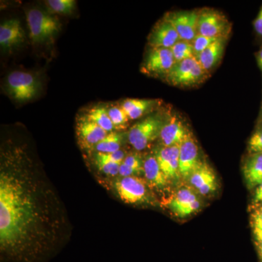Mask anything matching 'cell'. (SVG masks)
<instances>
[{"label": "cell", "mask_w": 262, "mask_h": 262, "mask_svg": "<svg viewBox=\"0 0 262 262\" xmlns=\"http://www.w3.org/2000/svg\"><path fill=\"white\" fill-rule=\"evenodd\" d=\"M227 38H220L212 43L209 47L202 52L196 59L207 73H209L216 67L225 51V39Z\"/></svg>", "instance_id": "cell-18"}, {"label": "cell", "mask_w": 262, "mask_h": 262, "mask_svg": "<svg viewBox=\"0 0 262 262\" xmlns=\"http://www.w3.org/2000/svg\"><path fill=\"white\" fill-rule=\"evenodd\" d=\"M84 117L97 124L98 126L102 127L106 132H113L115 129L108 116L107 108L103 106H96L91 108L87 113L84 114Z\"/></svg>", "instance_id": "cell-22"}, {"label": "cell", "mask_w": 262, "mask_h": 262, "mask_svg": "<svg viewBox=\"0 0 262 262\" xmlns=\"http://www.w3.org/2000/svg\"><path fill=\"white\" fill-rule=\"evenodd\" d=\"M72 226L61 198L26 144L0 151L1 262H48L67 244Z\"/></svg>", "instance_id": "cell-1"}, {"label": "cell", "mask_w": 262, "mask_h": 262, "mask_svg": "<svg viewBox=\"0 0 262 262\" xmlns=\"http://www.w3.org/2000/svg\"><path fill=\"white\" fill-rule=\"evenodd\" d=\"M170 50L173 53L176 63L194 57L192 43L186 41H179Z\"/></svg>", "instance_id": "cell-25"}, {"label": "cell", "mask_w": 262, "mask_h": 262, "mask_svg": "<svg viewBox=\"0 0 262 262\" xmlns=\"http://www.w3.org/2000/svg\"><path fill=\"white\" fill-rule=\"evenodd\" d=\"M251 225L257 241L262 239V206L258 207L251 214Z\"/></svg>", "instance_id": "cell-28"}, {"label": "cell", "mask_w": 262, "mask_h": 262, "mask_svg": "<svg viewBox=\"0 0 262 262\" xmlns=\"http://www.w3.org/2000/svg\"><path fill=\"white\" fill-rule=\"evenodd\" d=\"M257 60L258 65H259L260 68H261L262 70V49L261 50V51L258 52Z\"/></svg>", "instance_id": "cell-36"}, {"label": "cell", "mask_w": 262, "mask_h": 262, "mask_svg": "<svg viewBox=\"0 0 262 262\" xmlns=\"http://www.w3.org/2000/svg\"><path fill=\"white\" fill-rule=\"evenodd\" d=\"M107 110L108 116L115 127L124 126L128 122V117L121 106H113Z\"/></svg>", "instance_id": "cell-26"}, {"label": "cell", "mask_w": 262, "mask_h": 262, "mask_svg": "<svg viewBox=\"0 0 262 262\" xmlns=\"http://www.w3.org/2000/svg\"><path fill=\"white\" fill-rule=\"evenodd\" d=\"M258 248H259L260 255H261V257L262 259V239L261 241H258Z\"/></svg>", "instance_id": "cell-37"}, {"label": "cell", "mask_w": 262, "mask_h": 262, "mask_svg": "<svg viewBox=\"0 0 262 262\" xmlns=\"http://www.w3.org/2000/svg\"><path fill=\"white\" fill-rule=\"evenodd\" d=\"M148 40L150 48L170 49L181 39L173 25L165 18L155 26Z\"/></svg>", "instance_id": "cell-15"}, {"label": "cell", "mask_w": 262, "mask_h": 262, "mask_svg": "<svg viewBox=\"0 0 262 262\" xmlns=\"http://www.w3.org/2000/svg\"><path fill=\"white\" fill-rule=\"evenodd\" d=\"M244 175L251 189L262 184V152L255 153L248 158L244 165Z\"/></svg>", "instance_id": "cell-20"}, {"label": "cell", "mask_w": 262, "mask_h": 262, "mask_svg": "<svg viewBox=\"0 0 262 262\" xmlns=\"http://www.w3.org/2000/svg\"><path fill=\"white\" fill-rule=\"evenodd\" d=\"M122 163L144 173V160H141L137 154L126 155Z\"/></svg>", "instance_id": "cell-32"}, {"label": "cell", "mask_w": 262, "mask_h": 262, "mask_svg": "<svg viewBox=\"0 0 262 262\" xmlns=\"http://www.w3.org/2000/svg\"><path fill=\"white\" fill-rule=\"evenodd\" d=\"M25 32L18 19H10L0 26V46L10 50L24 42Z\"/></svg>", "instance_id": "cell-16"}, {"label": "cell", "mask_w": 262, "mask_h": 262, "mask_svg": "<svg viewBox=\"0 0 262 262\" xmlns=\"http://www.w3.org/2000/svg\"><path fill=\"white\" fill-rule=\"evenodd\" d=\"M165 206L175 216L184 219L201 210V201L190 187L179 188L165 201Z\"/></svg>", "instance_id": "cell-6"}, {"label": "cell", "mask_w": 262, "mask_h": 262, "mask_svg": "<svg viewBox=\"0 0 262 262\" xmlns=\"http://www.w3.org/2000/svg\"><path fill=\"white\" fill-rule=\"evenodd\" d=\"M36 76L29 72L14 71L7 77L5 89L10 97L19 102L30 101L37 96L39 91Z\"/></svg>", "instance_id": "cell-5"}, {"label": "cell", "mask_w": 262, "mask_h": 262, "mask_svg": "<svg viewBox=\"0 0 262 262\" xmlns=\"http://www.w3.org/2000/svg\"><path fill=\"white\" fill-rule=\"evenodd\" d=\"M262 202V184L256 188L254 195V203H258Z\"/></svg>", "instance_id": "cell-35"}, {"label": "cell", "mask_w": 262, "mask_h": 262, "mask_svg": "<svg viewBox=\"0 0 262 262\" xmlns=\"http://www.w3.org/2000/svg\"><path fill=\"white\" fill-rule=\"evenodd\" d=\"M165 121L160 115H151L137 122L127 133L129 144L136 150L143 151L160 137Z\"/></svg>", "instance_id": "cell-2"}, {"label": "cell", "mask_w": 262, "mask_h": 262, "mask_svg": "<svg viewBox=\"0 0 262 262\" xmlns=\"http://www.w3.org/2000/svg\"><path fill=\"white\" fill-rule=\"evenodd\" d=\"M154 155L169 182L178 183L182 179L179 171V146H161Z\"/></svg>", "instance_id": "cell-13"}, {"label": "cell", "mask_w": 262, "mask_h": 262, "mask_svg": "<svg viewBox=\"0 0 262 262\" xmlns=\"http://www.w3.org/2000/svg\"><path fill=\"white\" fill-rule=\"evenodd\" d=\"M144 175L150 185L157 189H165L170 184L155 155H149L144 159Z\"/></svg>", "instance_id": "cell-19"}, {"label": "cell", "mask_w": 262, "mask_h": 262, "mask_svg": "<svg viewBox=\"0 0 262 262\" xmlns=\"http://www.w3.org/2000/svg\"><path fill=\"white\" fill-rule=\"evenodd\" d=\"M187 182L198 194L208 196L213 194L218 188L216 176L211 167L206 162H202L189 176Z\"/></svg>", "instance_id": "cell-11"}, {"label": "cell", "mask_w": 262, "mask_h": 262, "mask_svg": "<svg viewBox=\"0 0 262 262\" xmlns=\"http://www.w3.org/2000/svg\"><path fill=\"white\" fill-rule=\"evenodd\" d=\"M117 195L127 204L149 203V194L146 183L137 177H124L115 182Z\"/></svg>", "instance_id": "cell-8"}, {"label": "cell", "mask_w": 262, "mask_h": 262, "mask_svg": "<svg viewBox=\"0 0 262 262\" xmlns=\"http://www.w3.org/2000/svg\"><path fill=\"white\" fill-rule=\"evenodd\" d=\"M231 24L225 15L217 10L206 9L199 12L198 34L206 37L227 38L231 32Z\"/></svg>", "instance_id": "cell-7"}, {"label": "cell", "mask_w": 262, "mask_h": 262, "mask_svg": "<svg viewBox=\"0 0 262 262\" xmlns=\"http://www.w3.org/2000/svg\"><path fill=\"white\" fill-rule=\"evenodd\" d=\"M122 136L116 132L108 133L107 136L95 146L96 153H112L121 148Z\"/></svg>", "instance_id": "cell-23"}, {"label": "cell", "mask_w": 262, "mask_h": 262, "mask_svg": "<svg viewBox=\"0 0 262 262\" xmlns=\"http://www.w3.org/2000/svg\"><path fill=\"white\" fill-rule=\"evenodd\" d=\"M189 134L190 133L182 122L173 117L165 122L160 132L159 139L161 146L170 147L180 145Z\"/></svg>", "instance_id": "cell-17"}, {"label": "cell", "mask_w": 262, "mask_h": 262, "mask_svg": "<svg viewBox=\"0 0 262 262\" xmlns=\"http://www.w3.org/2000/svg\"><path fill=\"white\" fill-rule=\"evenodd\" d=\"M125 157H126L125 153L120 149L112 153H96L95 159L110 162V163L121 164Z\"/></svg>", "instance_id": "cell-29"}, {"label": "cell", "mask_w": 262, "mask_h": 262, "mask_svg": "<svg viewBox=\"0 0 262 262\" xmlns=\"http://www.w3.org/2000/svg\"><path fill=\"white\" fill-rule=\"evenodd\" d=\"M253 26H254L255 30L257 32V34H259L260 36H262V7L261 9H260L257 17L255 19Z\"/></svg>", "instance_id": "cell-34"}, {"label": "cell", "mask_w": 262, "mask_h": 262, "mask_svg": "<svg viewBox=\"0 0 262 262\" xmlns=\"http://www.w3.org/2000/svg\"><path fill=\"white\" fill-rule=\"evenodd\" d=\"M198 17L199 12L192 10L169 13L165 18L173 25L181 40L192 43L198 34Z\"/></svg>", "instance_id": "cell-10"}, {"label": "cell", "mask_w": 262, "mask_h": 262, "mask_svg": "<svg viewBox=\"0 0 262 262\" xmlns=\"http://www.w3.org/2000/svg\"><path fill=\"white\" fill-rule=\"evenodd\" d=\"M248 149L251 154L262 152V128L253 134L248 142Z\"/></svg>", "instance_id": "cell-31"}, {"label": "cell", "mask_w": 262, "mask_h": 262, "mask_svg": "<svg viewBox=\"0 0 262 262\" xmlns=\"http://www.w3.org/2000/svg\"><path fill=\"white\" fill-rule=\"evenodd\" d=\"M208 74L195 57H192L176 63L165 78L172 85L190 87L201 83Z\"/></svg>", "instance_id": "cell-4"}, {"label": "cell", "mask_w": 262, "mask_h": 262, "mask_svg": "<svg viewBox=\"0 0 262 262\" xmlns=\"http://www.w3.org/2000/svg\"><path fill=\"white\" fill-rule=\"evenodd\" d=\"M218 39L215 38H211L206 37V36L201 35V34H196L194 40L192 41V45L193 50H194V55L195 58L205 51L207 48L209 47L212 43L214 42Z\"/></svg>", "instance_id": "cell-27"}, {"label": "cell", "mask_w": 262, "mask_h": 262, "mask_svg": "<svg viewBox=\"0 0 262 262\" xmlns=\"http://www.w3.org/2000/svg\"><path fill=\"white\" fill-rule=\"evenodd\" d=\"M176 61L171 50L168 48H150L142 67L143 72L153 77H165Z\"/></svg>", "instance_id": "cell-9"}, {"label": "cell", "mask_w": 262, "mask_h": 262, "mask_svg": "<svg viewBox=\"0 0 262 262\" xmlns=\"http://www.w3.org/2000/svg\"><path fill=\"white\" fill-rule=\"evenodd\" d=\"M201 163L199 148L190 134L179 145V171L182 179L187 181Z\"/></svg>", "instance_id": "cell-12"}, {"label": "cell", "mask_w": 262, "mask_h": 262, "mask_svg": "<svg viewBox=\"0 0 262 262\" xmlns=\"http://www.w3.org/2000/svg\"><path fill=\"white\" fill-rule=\"evenodd\" d=\"M95 161H96V165H97L98 168L102 173L111 176V177H115L119 174L120 164L110 163V162L103 161V160L97 159H95Z\"/></svg>", "instance_id": "cell-30"}, {"label": "cell", "mask_w": 262, "mask_h": 262, "mask_svg": "<svg viewBox=\"0 0 262 262\" xmlns=\"http://www.w3.org/2000/svg\"><path fill=\"white\" fill-rule=\"evenodd\" d=\"M76 132L81 146L85 149H94L108 134L84 116L77 120Z\"/></svg>", "instance_id": "cell-14"}, {"label": "cell", "mask_w": 262, "mask_h": 262, "mask_svg": "<svg viewBox=\"0 0 262 262\" xmlns=\"http://www.w3.org/2000/svg\"><path fill=\"white\" fill-rule=\"evenodd\" d=\"M46 4L51 13L67 15L73 13L77 2L75 0H48Z\"/></svg>", "instance_id": "cell-24"}, {"label": "cell", "mask_w": 262, "mask_h": 262, "mask_svg": "<svg viewBox=\"0 0 262 262\" xmlns=\"http://www.w3.org/2000/svg\"><path fill=\"white\" fill-rule=\"evenodd\" d=\"M154 102L151 100L129 98L122 103L121 107L127 114L129 120H136L142 117L151 107Z\"/></svg>", "instance_id": "cell-21"}, {"label": "cell", "mask_w": 262, "mask_h": 262, "mask_svg": "<svg viewBox=\"0 0 262 262\" xmlns=\"http://www.w3.org/2000/svg\"><path fill=\"white\" fill-rule=\"evenodd\" d=\"M142 172L136 169L130 168L124 163L120 164V170H119V175L121 176L122 178L124 177H137L141 175Z\"/></svg>", "instance_id": "cell-33"}, {"label": "cell", "mask_w": 262, "mask_h": 262, "mask_svg": "<svg viewBox=\"0 0 262 262\" xmlns=\"http://www.w3.org/2000/svg\"><path fill=\"white\" fill-rule=\"evenodd\" d=\"M29 37L34 43H44L53 39L59 32L61 24L58 18L42 10L33 8L27 15Z\"/></svg>", "instance_id": "cell-3"}]
</instances>
